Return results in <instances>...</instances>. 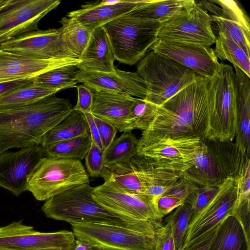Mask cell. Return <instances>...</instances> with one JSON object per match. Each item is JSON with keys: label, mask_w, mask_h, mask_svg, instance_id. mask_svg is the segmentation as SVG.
Instances as JSON below:
<instances>
[{"label": "cell", "mask_w": 250, "mask_h": 250, "mask_svg": "<svg viewBox=\"0 0 250 250\" xmlns=\"http://www.w3.org/2000/svg\"><path fill=\"white\" fill-rule=\"evenodd\" d=\"M210 16L195 0H188L173 18L163 24L158 39L211 46L215 36Z\"/></svg>", "instance_id": "30bf717a"}, {"label": "cell", "mask_w": 250, "mask_h": 250, "mask_svg": "<svg viewBox=\"0 0 250 250\" xmlns=\"http://www.w3.org/2000/svg\"><path fill=\"white\" fill-rule=\"evenodd\" d=\"M93 188L83 184L45 201L42 210L48 218L71 223H101L126 227L155 234L162 222L139 220L109 209L92 197Z\"/></svg>", "instance_id": "3957f363"}, {"label": "cell", "mask_w": 250, "mask_h": 250, "mask_svg": "<svg viewBox=\"0 0 250 250\" xmlns=\"http://www.w3.org/2000/svg\"><path fill=\"white\" fill-rule=\"evenodd\" d=\"M90 134L84 114L73 110L56 126L49 130L42 138L40 146L71 139Z\"/></svg>", "instance_id": "484cf974"}, {"label": "cell", "mask_w": 250, "mask_h": 250, "mask_svg": "<svg viewBox=\"0 0 250 250\" xmlns=\"http://www.w3.org/2000/svg\"><path fill=\"white\" fill-rule=\"evenodd\" d=\"M62 90L33 82L0 96V108L20 107L35 103Z\"/></svg>", "instance_id": "4316f807"}, {"label": "cell", "mask_w": 250, "mask_h": 250, "mask_svg": "<svg viewBox=\"0 0 250 250\" xmlns=\"http://www.w3.org/2000/svg\"><path fill=\"white\" fill-rule=\"evenodd\" d=\"M61 37L66 45L79 58L86 48L93 31L75 19L64 17L60 21Z\"/></svg>", "instance_id": "4dcf8cb0"}, {"label": "cell", "mask_w": 250, "mask_h": 250, "mask_svg": "<svg viewBox=\"0 0 250 250\" xmlns=\"http://www.w3.org/2000/svg\"><path fill=\"white\" fill-rule=\"evenodd\" d=\"M208 250H250V241L240 223L229 215L218 225Z\"/></svg>", "instance_id": "d4e9b609"}, {"label": "cell", "mask_w": 250, "mask_h": 250, "mask_svg": "<svg viewBox=\"0 0 250 250\" xmlns=\"http://www.w3.org/2000/svg\"><path fill=\"white\" fill-rule=\"evenodd\" d=\"M73 244L72 245H71L70 246H67V247H52V248L38 249V250H72Z\"/></svg>", "instance_id": "c3c4849f"}, {"label": "cell", "mask_w": 250, "mask_h": 250, "mask_svg": "<svg viewBox=\"0 0 250 250\" xmlns=\"http://www.w3.org/2000/svg\"><path fill=\"white\" fill-rule=\"evenodd\" d=\"M216 57L221 60H227L250 77V57L226 32H217L215 35Z\"/></svg>", "instance_id": "f1b7e54d"}, {"label": "cell", "mask_w": 250, "mask_h": 250, "mask_svg": "<svg viewBox=\"0 0 250 250\" xmlns=\"http://www.w3.org/2000/svg\"><path fill=\"white\" fill-rule=\"evenodd\" d=\"M147 0H98L87 2L69 12L67 17L76 20L91 31L131 12Z\"/></svg>", "instance_id": "44dd1931"}, {"label": "cell", "mask_w": 250, "mask_h": 250, "mask_svg": "<svg viewBox=\"0 0 250 250\" xmlns=\"http://www.w3.org/2000/svg\"><path fill=\"white\" fill-rule=\"evenodd\" d=\"M70 224L77 239L103 250H157V233L106 224Z\"/></svg>", "instance_id": "9c48e42d"}, {"label": "cell", "mask_w": 250, "mask_h": 250, "mask_svg": "<svg viewBox=\"0 0 250 250\" xmlns=\"http://www.w3.org/2000/svg\"><path fill=\"white\" fill-rule=\"evenodd\" d=\"M75 236L72 231L42 232L33 227L13 222L0 227V250H36L72 245Z\"/></svg>", "instance_id": "2e32d148"}, {"label": "cell", "mask_w": 250, "mask_h": 250, "mask_svg": "<svg viewBox=\"0 0 250 250\" xmlns=\"http://www.w3.org/2000/svg\"><path fill=\"white\" fill-rule=\"evenodd\" d=\"M45 156L40 146L26 147L0 154V187L19 196L26 190L28 177Z\"/></svg>", "instance_id": "ac0fdd59"}, {"label": "cell", "mask_w": 250, "mask_h": 250, "mask_svg": "<svg viewBox=\"0 0 250 250\" xmlns=\"http://www.w3.org/2000/svg\"><path fill=\"white\" fill-rule=\"evenodd\" d=\"M237 197L236 181L231 178L227 179L212 200L192 217L183 245L213 229L225 218L231 215Z\"/></svg>", "instance_id": "e0dca14e"}, {"label": "cell", "mask_w": 250, "mask_h": 250, "mask_svg": "<svg viewBox=\"0 0 250 250\" xmlns=\"http://www.w3.org/2000/svg\"><path fill=\"white\" fill-rule=\"evenodd\" d=\"M217 76L211 80L207 138L232 141L236 125V90L233 68L220 63Z\"/></svg>", "instance_id": "ba28073f"}, {"label": "cell", "mask_w": 250, "mask_h": 250, "mask_svg": "<svg viewBox=\"0 0 250 250\" xmlns=\"http://www.w3.org/2000/svg\"><path fill=\"white\" fill-rule=\"evenodd\" d=\"M78 70L76 65L59 67L41 74L35 78L34 82L62 90L76 87Z\"/></svg>", "instance_id": "d6a6232c"}, {"label": "cell", "mask_w": 250, "mask_h": 250, "mask_svg": "<svg viewBox=\"0 0 250 250\" xmlns=\"http://www.w3.org/2000/svg\"><path fill=\"white\" fill-rule=\"evenodd\" d=\"M78 100L74 109L83 113H91L93 99V90L84 84L76 85Z\"/></svg>", "instance_id": "60d3db41"}, {"label": "cell", "mask_w": 250, "mask_h": 250, "mask_svg": "<svg viewBox=\"0 0 250 250\" xmlns=\"http://www.w3.org/2000/svg\"><path fill=\"white\" fill-rule=\"evenodd\" d=\"M162 25L158 21L128 13L102 26L108 36L115 59L121 63L133 65L145 56L158 40Z\"/></svg>", "instance_id": "8992f818"}, {"label": "cell", "mask_w": 250, "mask_h": 250, "mask_svg": "<svg viewBox=\"0 0 250 250\" xmlns=\"http://www.w3.org/2000/svg\"><path fill=\"white\" fill-rule=\"evenodd\" d=\"M138 139L131 131L115 139L104 155V167L129 161L137 155Z\"/></svg>", "instance_id": "1f68e13d"}, {"label": "cell", "mask_w": 250, "mask_h": 250, "mask_svg": "<svg viewBox=\"0 0 250 250\" xmlns=\"http://www.w3.org/2000/svg\"><path fill=\"white\" fill-rule=\"evenodd\" d=\"M218 225L206 233L183 245L178 250H208Z\"/></svg>", "instance_id": "b9f144b4"}, {"label": "cell", "mask_w": 250, "mask_h": 250, "mask_svg": "<svg viewBox=\"0 0 250 250\" xmlns=\"http://www.w3.org/2000/svg\"><path fill=\"white\" fill-rule=\"evenodd\" d=\"M193 214L191 205L184 203L176 208L166 219L170 226L176 250L183 245L188 226Z\"/></svg>", "instance_id": "e575fe53"}, {"label": "cell", "mask_w": 250, "mask_h": 250, "mask_svg": "<svg viewBox=\"0 0 250 250\" xmlns=\"http://www.w3.org/2000/svg\"><path fill=\"white\" fill-rule=\"evenodd\" d=\"M72 250H103L94 247L83 241L75 239Z\"/></svg>", "instance_id": "7dc6e473"}, {"label": "cell", "mask_w": 250, "mask_h": 250, "mask_svg": "<svg viewBox=\"0 0 250 250\" xmlns=\"http://www.w3.org/2000/svg\"><path fill=\"white\" fill-rule=\"evenodd\" d=\"M104 151L91 139L90 148L85 157V166L88 175L93 178H97L104 168Z\"/></svg>", "instance_id": "74e56055"}, {"label": "cell", "mask_w": 250, "mask_h": 250, "mask_svg": "<svg viewBox=\"0 0 250 250\" xmlns=\"http://www.w3.org/2000/svg\"><path fill=\"white\" fill-rule=\"evenodd\" d=\"M184 203L182 201L174 197L162 195L158 199L156 206L159 213L163 218Z\"/></svg>", "instance_id": "ee69618b"}, {"label": "cell", "mask_w": 250, "mask_h": 250, "mask_svg": "<svg viewBox=\"0 0 250 250\" xmlns=\"http://www.w3.org/2000/svg\"><path fill=\"white\" fill-rule=\"evenodd\" d=\"M74 109L55 94L35 103L0 108V154L14 148L40 146L45 134Z\"/></svg>", "instance_id": "7a4b0ae2"}, {"label": "cell", "mask_w": 250, "mask_h": 250, "mask_svg": "<svg viewBox=\"0 0 250 250\" xmlns=\"http://www.w3.org/2000/svg\"><path fill=\"white\" fill-rule=\"evenodd\" d=\"M104 153L115 139L118 130L111 124L94 116Z\"/></svg>", "instance_id": "ab89813d"}, {"label": "cell", "mask_w": 250, "mask_h": 250, "mask_svg": "<svg viewBox=\"0 0 250 250\" xmlns=\"http://www.w3.org/2000/svg\"><path fill=\"white\" fill-rule=\"evenodd\" d=\"M0 50L40 59L79 58L62 41L60 28L26 33L2 43Z\"/></svg>", "instance_id": "4fadbf2b"}, {"label": "cell", "mask_w": 250, "mask_h": 250, "mask_svg": "<svg viewBox=\"0 0 250 250\" xmlns=\"http://www.w3.org/2000/svg\"><path fill=\"white\" fill-rule=\"evenodd\" d=\"M136 72L146 85L145 100L159 106L200 76L154 51L139 61Z\"/></svg>", "instance_id": "5b68a950"}, {"label": "cell", "mask_w": 250, "mask_h": 250, "mask_svg": "<svg viewBox=\"0 0 250 250\" xmlns=\"http://www.w3.org/2000/svg\"><path fill=\"white\" fill-rule=\"evenodd\" d=\"M157 250H176L170 225L167 223L157 232Z\"/></svg>", "instance_id": "7bdbcfd3"}, {"label": "cell", "mask_w": 250, "mask_h": 250, "mask_svg": "<svg viewBox=\"0 0 250 250\" xmlns=\"http://www.w3.org/2000/svg\"><path fill=\"white\" fill-rule=\"evenodd\" d=\"M203 146V141L200 139L167 138L137 155L157 168L180 173L194 165Z\"/></svg>", "instance_id": "5bb4252c"}, {"label": "cell", "mask_w": 250, "mask_h": 250, "mask_svg": "<svg viewBox=\"0 0 250 250\" xmlns=\"http://www.w3.org/2000/svg\"><path fill=\"white\" fill-rule=\"evenodd\" d=\"M234 67L236 90L235 143L242 154L250 158V77Z\"/></svg>", "instance_id": "cb8c5ba5"}, {"label": "cell", "mask_w": 250, "mask_h": 250, "mask_svg": "<svg viewBox=\"0 0 250 250\" xmlns=\"http://www.w3.org/2000/svg\"><path fill=\"white\" fill-rule=\"evenodd\" d=\"M34 79L20 80L0 83V96L15 89L30 83L34 82Z\"/></svg>", "instance_id": "bcb514c9"}, {"label": "cell", "mask_w": 250, "mask_h": 250, "mask_svg": "<svg viewBox=\"0 0 250 250\" xmlns=\"http://www.w3.org/2000/svg\"><path fill=\"white\" fill-rule=\"evenodd\" d=\"M159 107L145 99L135 98L131 109L130 131L146 130L155 117Z\"/></svg>", "instance_id": "d590c367"}, {"label": "cell", "mask_w": 250, "mask_h": 250, "mask_svg": "<svg viewBox=\"0 0 250 250\" xmlns=\"http://www.w3.org/2000/svg\"><path fill=\"white\" fill-rule=\"evenodd\" d=\"M198 188V186L181 175L163 195L173 196L191 204Z\"/></svg>", "instance_id": "8d00e7d4"}, {"label": "cell", "mask_w": 250, "mask_h": 250, "mask_svg": "<svg viewBox=\"0 0 250 250\" xmlns=\"http://www.w3.org/2000/svg\"><path fill=\"white\" fill-rule=\"evenodd\" d=\"M92 114L113 125L119 132L130 131L129 119L135 98L126 94L93 90Z\"/></svg>", "instance_id": "7402d4cb"}, {"label": "cell", "mask_w": 250, "mask_h": 250, "mask_svg": "<svg viewBox=\"0 0 250 250\" xmlns=\"http://www.w3.org/2000/svg\"><path fill=\"white\" fill-rule=\"evenodd\" d=\"M83 114L85 117L88 125L91 139L93 140L103 151L102 142L98 129L94 121V115L92 113H84Z\"/></svg>", "instance_id": "f6af8a7d"}, {"label": "cell", "mask_w": 250, "mask_h": 250, "mask_svg": "<svg viewBox=\"0 0 250 250\" xmlns=\"http://www.w3.org/2000/svg\"><path fill=\"white\" fill-rule=\"evenodd\" d=\"M91 144V135L87 134L41 146L45 156L81 161L85 158Z\"/></svg>", "instance_id": "f546056e"}, {"label": "cell", "mask_w": 250, "mask_h": 250, "mask_svg": "<svg viewBox=\"0 0 250 250\" xmlns=\"http://www.w3.org/2000/svg\"><path fill=\"white\" fill-rule=\"evenodd\" d=\"M149 50L169 58L210 80L215 78L220 70V63L210 46L158 39Z\"/></svg>", "instance_id": "9a60e30c"}, {"label": "cell", "mask_w": 250, "mask_h": 250, "mask_svg": "<svg viewBox=\"0 0 250 250\" xmlns=\"http://www.w3.org/2000/svg\"><path fill=\"white\" fill-rule=\"evenodd\" d=\"M220 186L198 187L191 204L194 211L192 217L199 213L212 200L218 191Z\"/></svg>", "instance_id": "f35d334b"}, {"label": "cell", "mask_w": 250, "mask_h": 250, "mask_svg": "<svg viewBox=\"0 0 250 250\" xmlns=\"http://www.w3.org/2000/svg\"><path fill=\"white\" fill-rule=\"evenodd\" d=\"M92 197L102 206L133 219L162 222L157 201L149 196L128 192L104 181L93 188Z\"/></svg>", "instance_id": "7c38bea8"}, {"label": "cell", "mask_w": 250, "mask_h": 250, "mask_svg": "<svg viewBox=\"0 0 250 250\" xmlns=\"http://www.w3.org/2000/svg\"><path fill=\"white\" fill-rule=\"evenodd\" d=\"M77 82L98 91L126 94L145 99L147 91L143 80L135 72L121 70L105 73L79 69Z\"/></svg>", "instance_id": "ffe728a7"}, {"label": "cell", "mask_w": 250, "mask_h": 250, "mask_svg": "<svg viewBox=\"0 0 250 250\" xmlns=\"http://www.w3.org/2000/svg\"><path fill=\"white\" fill-rule=\"evenodd\" d=\"M76 65L79 69L115 73V57L108 36L103 26L93 30L89 41Z\"/></svg>", "instance_id": "603a6c76"}, {"label": "cell", "mask_w": 250, "mask_h": 250, "mask_svg": "<svg viewBox=\"0 0 250 250\" xmlns=\"http://www.w3.org/2000/svg\"><path fill=\"white\" fill-rule=\"evenodd\" d=\"M233 141L206 138L194 165L180 175L198 187L220 186L236 180L245 158Z\"/></svg>", "instance_id": "277c9868"}, {"label": "cell", "mask_w": 250, "mask_h": 250, "mask_svg": "<svg viewBox=\"0 0 250 250\" xmlns=\"http://www.w3.org/2000/svg\"><path fill=\"white\" fill-rule=\"evenodd\" d=\"M81 62L75 58L36 59L0 50V83L33 79L54 69L77 65Z\"/></svg>", "instance_id": "d6986e66"}, {"label": "cell", "mask_w": 250, "mask_h": 250, "mask_svg": "<svg viewBox=\"0 0 250 250\" xmlns=\"http://www.w3.org/2000/svg\"><path fill=\"white\" fill-rule=\"evenodd\" d=\"M210 16L212 25L215 24L216 31H223L228 33L250 57V33L234 20L217 14Z\"/></svg>", "instance_id": "836d02e7"}, {"label": "cell", "mask_w": 250, "mask_h": 250, "mask_svg": "<svg viewBox=\"0 0 250 250\" xmlns=\"http://www.w3.org/2000/svg\"><path fill=\"white\" fill-rule=\"evenodd\" d=\"M188 0H147L128 14L132 16L164 23L173 18Z\"/></svg>", "instance_id": "83f0119b"}, {"label": "cell", "mask_w": 250, "mask_h": 250, "mask_svg": "<svg viewBox=\"0 0 250 250\" xmlns=\"http://www.w3.org/2000/svg\"><path fill=\"white\" fill-rule=\"evenodd\" d=\"M60 2L59 0H0V45L39 29L40 20Z\"/></svg>", "instance_id": "8fae6325"}, {"label": "cell", "mask_w": 250, "mask_h": 250, "mask_svg": "<svg viewBox=\"0 0 250 250\" xmlns=\"http://www.w3.org/2000/svg\"><path fill=\"white\" fill-rule=\"evenodd\" d=\"M89 184L81 161L42 158L29 175L26 190L38 201H46L76 186Z\"/></svg>", "instance_id": "52a82bcc"}, {"label": "cell", "mask_w": 250, "mask_h": 250, "mask_svg": "<svg viewBox=\"0 0 250 250\" xmlns=\"http://www.w3.org/2000/svg\"><path fill=\"white\" fill-rule=\"evenodd\" d=\"M211 80L198 79L161 105L148 128L138 139L139 152L167 138H207Z\"/></svg>", "instance_id": "6da1fadb"}]
</instances>
